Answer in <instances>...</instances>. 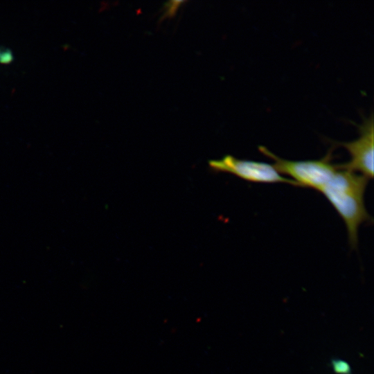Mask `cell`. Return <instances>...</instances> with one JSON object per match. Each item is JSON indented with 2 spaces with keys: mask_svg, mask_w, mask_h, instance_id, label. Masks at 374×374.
Masks as SVG:
<instances>
[{
  "mask_svg": "<svg viewBox=\"0 0 374 374\" xmlns=\"http://www.w3.org/2000/svg\"><path fill=\"white\" fill-rule=\"evenodd\" d=\"M368 181L361 174L339 170L320 190L343 219L353 248L358 243L360 224L372 221L364 199Z\"/></svg>",
  "mask_w": 374,
  "mask_h": 374,
  "instance_id": "1",
  "label": "cell"
},
{
  "mask_svg": "<svg viewBox=\"0 0 374 374\" xmlns=\"http://www.w3.org/2000/svg\"><path fill=\"white\" fill-rule=\"evenodd\" d=\"M259 150L274 161L273 164L280 174L293 178L297 186H303L321 190L337 171V166L331 162V151L321 159L291 161L274 154L265 146H259Z\"/></svg>",
  "mask_w": 374,
  "mask_h": 374,
  "instance_id": "2",
  "label": "cell"
},
{
  "mask_svg": "<svg viewBox=\"0 0 374 374\" xmlns=\"http://www.w3.org/2000/svg\"><path fill=\"white\" fill-rule=\"evenodd\" d=\"M210 167L215 171L231 173L242 179L255 183H285L297 186L291 179L281 175L274 165L251 160L240 159L226 155L221 159L211 160Z\"/></svg>",
  "mask_w": 374,
  "mask_h": 374,
  "instance_id": "3",
  "label": "cell"
},
{
  "mask_svg": "<svg viewBox=\"0 0 374 374\" xmlns=\"http://www.w3.org/2000/svg\"><path fill=\"white\" fill-rule=\"evenodd\" d=\"M373 116L364 118L359 125L360 136L351 141L340 142L349 152L350 159L347 163L336 165L338 170H344L361 174L368 179L373 177Z\"/></svg>",
  "mask_w": 374,
  "mask_h": 374,
  "instance_id": "4",
  "label": "cell"
},
{
  "mask_svg": "<svg viewBox=\"0 0 374 374\" xmlns=\"http://www.w3.org/2000/svg\"><path fill=\"white\" fill-rule=\"evenodd\" d=\"M331 364L333 371L337 374H351V368L348 362L344 360L332 359Z\"/></svg>",
  "mask_w": 374,
  "mask_h": 374,
  "instance_id": "5",
  "label": "cell"
},
{
  "mask_svg": "<svg viewBox=\"0 0 374 374\" xmlns=\"http://www.w3.org/2000/svg\"><path fill=\"white\" fill-rule=\"evenodd\" d=\"M184 3V1H168L165 5L166 11L163 15V17H172L177 11L181 4Z\"/></svg>",
  "mask_w": 374,
  "mask_h": 374,
  "instance_id": "6",
  "label": "cell"
},
{
  "mask_svg": "<svg viewBox=\"0 0 374 374\" xmlns=\"http://www.w3.org/2000/svg\"><path fill=\"white\" fill-rule=\"evenodd\" d=\"M12 51L8 48L0 47V62L2 64H8L13 60Z\"/></svg>",
  "mask_w": 374,
  "mask_h": 374,
  "instance_id": "7",
  "label": "cell"
}]
</instances>
